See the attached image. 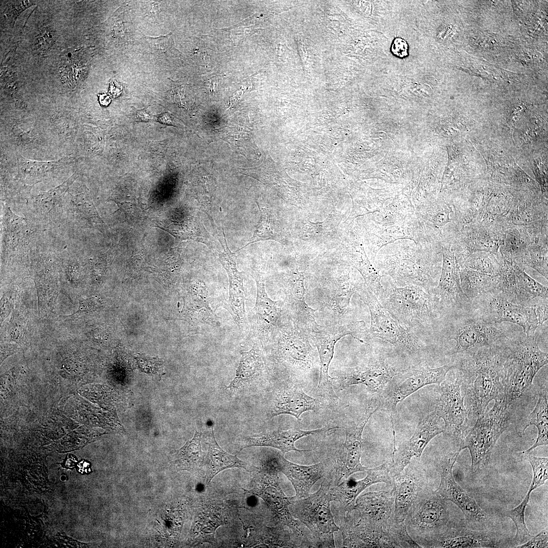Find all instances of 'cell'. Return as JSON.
<instances>
[{
    "instance_id": "cell-1",
    "label": "cell",
    "mask_w": 548,
    "mask_h": 548,
    "mask_svg": "<svg viewBox=\"0 0 548 548\" xmlns=\"http://www.w3.org/2000/svg\"><path fill=\"white\" fill-rule=\"evenodd\" d=\"M440 244L423 239L416 243L400 239L382 248L373 265L396 286L414 285L428 292L438 283L441 260Z\"/></svg>"
},
{
    "instance_id": "cell-2",
    "label": "cell",
    "mask_w": 548,
    "mask_h": 548,
    "mask_svg": "<svg viewBox=\"0 0 548 548\" xmlns=\"http://www.w3.org/2000/svg\"><path fill=\"white\" fill-rule=\"evenodd\" d=\"M506 340L462 355L453 365L461 373L470 427V423L485 412L490 401L503 398L501 381L507 355Z\"/></svg>"
},
{
    "instance_id": "cell-3",
    "label": "cell",
    "mask_w": 548,
    "mask_h": 548,
    "mask_svg": "<svg viewBox=\"0 0 548 548\" xmlns=\"http://www.w3.org/2000/svg\"><path fill=\"white\" fill-rule=\"evenodd\" d=\"M384 289L378 299L405 328L417 333L432 332L448 316L438 298L421 287L395 285L382 276Z\"/></svg>"
},
{
    "instance_id": "cell-4",
    "label": "cell",
    "mask_w": 548,
    "mask_h": 548,
    "mask_svg": "<svg viewBox=\"0 0 548 548\" xmlns=\"http://www.w3.org/2000/svg\"><path fill=\"white\" fill-rule=\"evenodd\" d=\"M507 355L502 378L503 400L509 406L531 386L538 371L548 362L534 335L506 340Z\"/></svg>"
},
{
    "instance_id": "cell-5",
    "label": "cell",
    "mask_w": 548,
    "mask_h": 548,
    "mask_svg": "<svg viewBox=\"0 0 548 548\" xmlns=\"http://www.w3.org/2000/svg\"><path fill=\"white\" fill-rule=\"evenodd\" d=\"M438 326H441V338L456 342L449 355L472 353L508 338L495 324L486 321L472 310L448 315Z\"/></svg>"
},
{
    "instance_id": "cell-6",
    "label": "cell",
    "mask_w": 548,
    "mask_h": 548,
    "mask_svg": "<svg viewBox=\"0 0 548 548\" xmlns=\"http://www.w3.org/2000/svg\"><path fill=\"white\" fill-rule=\"evenodd\" d=\"M333 468L326 474L319 489L307 497L291 499L290 511L313 533L317 545L334 547V533L339 528L335 524L330 510V502L334 501L331 488L333 485Z\"/></svg>"
},
{
    "instance_id": "cell-7",
    "label": "cell",
    "mask_w": 548,
    "mask_h": 548,
    "mask_svg": "<svg viewBox=\"0 0 548 548\" xmlns=\"http://www.w3.org/2000/svg\"><path fill=\"white\" fill-rule=\"evenodd\" d=\"M509 407L503 399L495 400L493 407L477 418L458 445L460 452L469 450L472 472H478L489 463L496 442L509 424Z\"/></svg>"
},
{
    "instance_id": "cell-8",
    "label": "cell",
    "mask_w": 548,
    "mask_h": 548,
    "mask_svg": "<svg viewBox=\"0 0 548 548\" xmlns=\"http://www.w3.org/2000/svg\"><path fill=\"white\" fill-rule=\"evenodd\" d=\"M356 293L370 312V326L367 333L370 337L388 342L400 352L410 356H416L423 351L424 344L421 338L413 331L404 328L383 307L365 283L360 285Z\"/></svg>"
},
{
    "instance_id": "cell-9",
    "label": "cell",
    "mask_w": 548,
    "mask_h": 548,
    "mask_svg": "<svg viewBox=\"0 0 548 548\" xmlns=\"http://www.w3.org/2000/svg\"><path fill=\"white\" fill-rule=\"evenodd\" d=\"M453 368V365L432 368L418 364L399 370L392 378L377 398L379 408L390 415L394 434V418L397 404L425 386L440 385L446 380L448 372Z\"/></svg>"
},
{
    "instance_id": "cell-10",
    "label": "cell",
    "mask_w": 548,
    "mask_h": 548,
    "mask_svg": "<svg viewBox=\"0 0 548 548\" xmlns=\"http://www.w3.org/2000/svg\"><path fill=\"white\" fill-rule=\"evenodd\" d=\"M471 304L472 310L486 321L495 324L508 322L518 325L527 335H534L540 326L536 303H514L497 289L483 294Z\"/></svg>"
},
{
    "instance_id": "cell-11",
    "label": "cell",
    "mask_w": 548,
    "mask_h": 548,
    "mask_svg": "<svg viewBox=\"0 0 548 548\" xmlns=\"http://www.w3.org/2000/svg\"><path fill=\"white\" fill-rule=\"evenodd\" d=\"M446 502L436 491L427 487L409 509L404 521L406 528L423 544L450 522Z\"/></svg>"
},
{
    "instance_id": "cell-12",
    "label": "cell",
    "mask_w": 548,
    "mask_h": 548,
    "mask_svg": "<svg viewBox=\"0 0 548 548\" xmlns=\"http://www.w3.org/2000/svg\"><path fill=\"white\" fill-rule=\"evenodd\" d=\"M461 376L453 381H444L440 384L433 408L443 420V433L458 445L470 428L468 412L464 404V396L461 393Z\"/></svg>"
},
{
    "instance_id": "cell-13",
    "label": "cell",
    "mask_w": 548,
    "mask_h": 548,
    "mask_svg": "<svg viewBox=\"0 0 548 548\" xmlns=\"http://www.w3.org/2000/svg\"><path fill=\"white\" fill-rule=\"evenodd\" d=\"M278 472L269 461L256 471L253 478V487L248 492L262 499L283 524L295 534L302 535V530L290 511V502L281 487Z\"/></svg>"
},
{
    "instance_id": "cell-14",
    "label": "cell",
    "mask_w": 548,
    "mask_h": 548,
    "mask_svg": "<svg viewBox=\"0 0 548 548\" xmlns=\"http://www.w3.org/2000/svg\"><path fill=\"white\" fill-rule=\"evenodd\" d=\"M378 409V399L376 397H373L369 401L358 423L346 430V439L334 465L333 485L339 484L343 478L348 479L354 473L368 469L360 462L362 433L369 419Z\"/></svg>"
},
{
    "instance_id": "cell-15",
    "label": "cell",
    "mask_w": 548,
    "mask_h": 548,
    "mask_svg": "<svg viewBox=\"0 0 548 548\" xmlns=\"http://www.w3.org/2000/svg\"><path fill=\"white\" fill-rule=\"evenodd\" d=\"M442 264L438 285L431 293L449 315L472 310L460 284L459 266L456 255L447 244L441 246Z\"/></svg>"
},
{
    "instance_id": "cell-16",
    "label": "cell",
    "mask_w": 548,
    "mask_h": 548,
    "mask_svg": "<svg viewBox=\"0 0 548 548\" xmlns=\"http://www.w3.org/2000/svg\"><path fill=\"white\" fill-rule=\"evenodd\" d=\"M365 326L363 321H357L338 327L322 328L317 325L310 330V335L315 344L320 360V370L317 388L328 397L337 396L333 390L332 378L328 374L329 365L332 359L337 341L343 336L360 332Z\"/></svg>"
},
{
    "instance_id": "cell-17",
    "label": "cell",
    "mask_w": 548,
    "mask_h": 548,
    "mask_svg": "<svg viewBox=\"0 0 548 548\" xmlns=\"http://www.w3.org/2000/svg\"><path fill=\"white\" fill-rule=\"evenodd\" d=\"M366 239L373 262L380 249L400 239H410L415 243L426 239L415 214L405 219L392 222H379L370 216L363 221Z\"/></svg>"
},
{
    "instance_id": "cell-18",
    "label": "cell",
    "mask_w": 548,
    "mask_h": 548,
    "mask_svg": "<svg viewBox=\"0 0 548 548\" xmlns=\"http://www.w3.org/2000/svg\"><path fill=\"white\" fill-rule=\"evenodd\" d=\"M444 423L433 409L419 422L412 436L403 442L393 453L392 463L389 465L391 476L401 472L413 458L417 460L428 443L436 435L443 433Z\"/></svg>"
},
{
    "instance_id": "cell-19",
    "label": "cell",
    "mask_w": 548,
    "mask_h": 548,
    "mask_svg": "<svg viewBox=\"0 0 548 548\" xmlns=\"http://www.w3.org/2000/svg\"><path fill=\"white\" fill-rule=\"evenodd\" d=\"M460 453L457 450L439 462L438 469L440 482L436 492L446 501L455 504L469 522L480 523L485 522L487 518L486 513L480 507L473 497L456 482L453 476V468Z\"/></svg>"
},
{
    "instance_id": "cell-20",
    "label": "cell",
    "mask_w": 548,
    "mask_h": 548,
    "mask_svg": "<svg viewBox=\"0 0 548 548\" xmlns=\"http://www.w3.org/2000/svg\"><path fill=\"white\" fill-rule=\"evenodd\" d=\"M410 462L398 474L391 476L394 498L393 516L404 521L407 515L421 493L427 487L424 468L419 460Z\"/></svg>"
},
{
    "instance_id": "cell-21",
    "label": "cell",
    "mask_w": 548,
    "mask_h": 548,
    "mask_svg": "<svg viewBox=\"0 0 548 548\" xmlns=\"http://www.w3.org/2000/svg\"><path fill=\"white\" fill-rule=\"evenodd\" d=\"M498 541L492 534L474 531L464 523L450 521L440 532L423 545L426 547L487 548L497 547Z\"/></svg>"
},
{
    "instance_id": "cell-22",
    "label": "cell",
    "mask_w": 548,
    "mask_h": 548,
    "mask_svg": "<svg viewBox=\"0 0 548 548\" xmlns=\"http://www.w3.org/2000/svg\"><path fill=\"white\" fill-rule=\"evenodd\" d=\"M400 370L387 358L382 357L367 365L354 368L343 374L332 378L340 388L363 384L372 394L380 393L392 378Z\"/></svg>"
},
{
    "instance_id": "cell-23",
    "label": "cell",
    "mask_w": 548,
    "mask_h": 548,
    "mask_svg": "<svg viewBox=\"0 0 548 548\" xmlns=\"http://www.w3.org/2000/svg\"><path fill=\"white\" fill-rule=\"evenodd\" d=\"M394 504L392 490L368 492L357 497L354 508L356 514L352 516L364 525L387 530Z\"/></svg>"
},
{
    "instance_id": "cell-24",
    "label": "cell",
    "mask_w": 548,
    "mask_h": 548,
    "mask_svg": "<svg viewBox=\"0 0 548 548\" xmlns=\"http://www.w3.org/2000/svg\"><path fill=\"white\" fill-rule=\"evenodd\" d=\"M499 289L507 300L516 304H530L536 298L548 299L547 287L529 276L516 262L501 278Z\"/></svg>"
},
{
    "instance_id": "cell-25",
    "label": "cell",
    "mask_w": 548,
    "mask_h": 548,
    "mask_svg": "<svg viewBox=\"0 0 548 548\" xmlns=\"http://www.w3.org/2000/svg\"><path fill=\"white\" fill-rule=\"evenodd\" d=\"M1 255L10 258L31 252L32 231L25 218L15 214L4 204L2 218Z\"/></svg>"
},
{
    "instance_id": "cell-26",
    "label": "cell",
    "mask_w": 548,
    "mask_h": 548,
    "mask_svg": "<svg viewBox=\"0 0 548 548\" xmlns=\"http://www.w3.org/2000/svg\"><path fill=\"white\" fill-rule=\"evenodd\" d=\"M364 478L356 481L346 479L331 488L334 501H337L340 512L344 516L354 510L356 499L367 487L378 483H384L389 487L392 483L389 465L387 463L366 471Z\"/></svg>"
},
{
    "instance_id": "cell-27",
    "label": "cell",
    "mask_w": 548,
    "mask_h": 548,
    "mask_svg": "<svg viewBox=\"0 0 548 548\" xmlns=\"http://www.w3.org/2000/svg\"><path fill=\"white\" fill-rule=\"evenodd\" d=\"M284 455L275 454L270 461L279 472L284 473L293 486L296 495L290 497L291 499L307 497L313 486L325 477L332 469L321 462L307 466L298 465L286 460Z\"/></svg>"
},
{
    "instance_id": "cell-28",
    "label": "cell",
    "mask_w": 548,
    "mask_h": 548,
    "mask_svg": "<svg viewBox=\"0 0 548 548\" xmlns=\"http://www.w3.org/2000/svg\"><path fill=\"white\" fill-rule=\"evenodd\" d=\"M362 231L360 224L350 230L347 237L346 255L348 262L363 278L369 290L379 298L384 291L381 283L382 276L371 263L365 252Z\"/></svg>"
},
{
    "instance_id": "cell-29",
    "label": "cell",
    "mask_w": 548,
    "mask_h": 548,
    "mask_svg": "<svg viewBox=\"0 0 548 548\" xmlns=\"http://www.w3.org/2000/svg\"><path fill=\"white\" fill-rule=\"evenodd\" d=\"M223 251L218 250L219 260L226 270L229 282V304L231 314L238 328L242 331L246 324L244 275L236 267V256L229 250L225 238V243L220 240Z\"/></svg>"
},
{
    "instance_id": "cell-30",
    "label": "cell",
    "mask_w": 548,
    "mask_h": 548,
    "mask_svg": "<svg viewBox=\"0 0 548 548\" xmlns=\"http://www.w3.org/2000/svg\"><path fill=\"white\" fill-rule=\"evenodd\" d=\"M336 427H327L313 430L288 429L287 430H274L260 433L240 438L237 442L239 446V452L243 449L254 446L268 447L277 449L283 454L294 451L304 452L311 450H299L295 446V442L299 439L312 434L328 431Z\"/></svg>"
},
{
    "instance_id": "cell-31",
    "label": "cell",
    "mask_w": 548,
    "mask_h": 548,
    "mask_svg": "<svg viewBox=\"0 0 548 548\" xmlns=\"http://www.w3.org/2000/svg\"><path fill=\"white\" fill-rule=\"evenodd\" d=\"M415 213L424 236L431 242L440 244L442 231L452 222V207L447 203L424 202L415 207Z\"/></svg>"
},
{
    "instance_id": "cell-32",
    "label": "cell",
    "mask_w": 548,
    "mask_h": 548,
    "mask_svg": "<svg viewBox=\"0 0 548 548\" xmlns=\"http://www.w3.org/2000/svg\"><path fill=\"white\" fill-rule=\"evenodd\" d=\"M76 178L74 174L58 186L36 196L27 210L28 216L43 226L50 224L55 215L63 212V197Z\"/></svg>"
},
{
    "instance_id": "cell-33",
    "label": "cell",
    "mask_w": 548,
    "mask_h": 548,
    "mask_svg": "<svg viewBox=\"0 0 548 548\" xmlns=\"http://www.w3.org/2000/svg\"><path fill=\"white\" fill-rule=\"evenodd\" d=\"M320 408L318 400L308 395L303 390L297 387L283 389L277 394L268 414L269 419L282 415L288 414L300 420L301 415L309 410H316Z\"/></svg>"
},
{
    "instance_id": "cell-34",
    "label": "cell",
    "mask_w": 548,
    "mask_h": 548,
    "mask_svg": "<svg viewBox=\"0 0 548 548\" xmlns=\"http://www.w3.org/2000/svg\"><path fill=\"white\" fill-rule=\"evenodd\" d=\"M257 297L251 311L255 329L262 336H267L276 327L280 317V305L269 298L265 289L263 280H256Z\"/></svg>"
},
{
    "instance_id": "cell-35",
    "label": "cell",
    "mask_w": 548,
    "mask_h": 548,
    "mask_svg": "<svg viewBox=\"0 0 548 548\" xmlns=\"http://www.w3.org/2000/svg\"><path fill=\"white\" fill-rule=\"evenodd\" d=\"M207 439L209 448L204 462L207 484H209L218 473L226 469L242 468L249 471L247 463L239 459L237 454L230 455L219 446L215 439L213 427L207 434Z\"/></svg>"
},
{
    "instance_id": "cell-36",
    "label": "cell",
    "mask_w": 548,
    "mask_h": 548,
    "mask_svg": "<svg viewBox=\"0 0 548 548\" xmlns=\"http://www.w3.org/2000/svg\"><path fill=\"white\" fill-rule=\"evenodd\" d=\"M547 392L539 393L536 405L533 411L516 425V431L519 436L522 437L528 427L534 425L538 431L535 443L528 449L523 451L522 454H529L537 447L548 444V401Z\"/></svg>"
},
{
    "instance_id": "cell-37",
    "label": "cell",
    "mask_w": 548,
    "mask_h": 548,
    "mask_svg": "<svg viewBox=\"0 0 548 548\" xmlns=\"http://www.w3.org/2000/svg\"><path fill=\"white\" fill-rule=\"evenodd\" d=\"M65 211L68 216L79 227L91 226L101 230L104 226L96 209L87 195L78 192L71 195V199Z\"/></svg>"
},
{
    "instance_id": "cell-38",
    "label": "cell",
    "mask_w": 548,
    "mask_h": 548,
    "mask_svg": "<svg viewBox=\"0 0 548 548\" xmlns=\"http://www.w3.org/2000/svg\"><path fill=\"white\" fill-rule=\"evenodd\" d=\"M201 435L196 430L193 437L174 455V464L178 471L198 473L203 469L206 456L201 450Z\"/></svg>"
},
{
    "instance_id": "cell-39",
    "label": "cell",
    "mask_w": 548,
    "mask_h": 548,
    "mask_svg": "<svg viewBox=\"0 0 548 548\" xmlns=\"http://www.w3.org/2000/svg\"><path fill=\"white\" fill-rule=\"evenodd\" d=\"M303 279L301 273L294 277L287 291L286 297L296 320L311 329L318 324L315 320L316 310L310 307L305 301Z\"/></svg>"
},
{
    "instance_id": "cell-40",
    "label": "cell",
    "mask_w": 548,
    "mask_h": 548,
    "mask_svg": "<svg viewBox=\"0 0 548 548\" xmlns=\"http://www.w3.org/2000/svg\"><path fill=\"white\" fill-rule=\"evenodd\" d=\"M261 366L259 350L255 346L249 351L242 352L235 376L226 388L231 391L243 389L258 376Z\"/></svg>"
},
{
    "instance_id": "cell-41",
    "label": "cell",
    "mask_w": 548,
    "mask_h": 548,
    "mask_svg": "<svg viewBox=\"0 0 548 548\" xmlns=\"http://www.w3.org/2000/svg\"><path fill=\"white\" fill-rule=\"evenodd\" d=\"M459 273L461 288L470 303L497 289L498 276H489L465 267H459Z\"/></svg>"
},
{
    "instance_id": "cell-42",
    "label": "cell",
    "mask_w": 548,
    "mask_h": 548,
    "mask_svg": "<svg viewBox=\"0 0 548 548\" xmlns=\"http://www.w3.org/2000/svg\"><path fill=\"white\" fill-rule=\"evenodd\" d=\"M198 518L196 527L199 539L203 542H214L216 530L226 522L223 507L212 504L204 505Z\"/></svg>"
},
{
    "instance_id": "cell-43",
    "label": "cell",
    "mask_w": 548,
    "mask_h": 548,
    "mask_svg": "<svg viewBox=\"0 0 548 548\" xmlns=\"http://www.w3.org/2000/svg\"><path fill=\"white\" fill-rule=\"evenodd\" d=\"M284 340L283 352L288 361L302 367L311 364L310 347L304 337L294 331L286 335Z\"/></svg>"
},
{
    "instance_id": "cell-44",
    "label": "cell",
    "mask_w": 548,
    "mask_h": 548,
    "mask_svg": "<svg viewBox=\"0 0 548 548\" xmlns=\"http://www.w3.org/2000/svg\"><path fill=\"white\" fill-rule=\"evenodd\" d=\"M503 262L498 261L494 254L486 252H475L458 263L459 267H465L483 274L497 277Z\"/></svg>"
},
{
    "instance_id": "cell-45",
    "label": "cell",
    "mask_w": 548,
    "mask_h": 548,
    "mask_svg": "<svg viewBox=\"0 0 548 548\" xmlns=\"http://www.w3.org/2000/svg\"><path fill=\"white\" fill-rule=\"evenodd\" d=\"M518 257L522 264L534 269L547 280V249L538 245H533L527 247Z\"/></svg>"
},
{
    "instance_id": "cell-46",
    "label": "cell",
    "mask_w": 548,
    "mask_h": 548,
    "mask_svg": "<svg viewBox=\"0 0 548 548\" xmlns=\"http://www.w3.org/2000/svg\"><path fill=\"white\" fill-rule=\"evenodd\" d=\"M531 493V492L528 491L524 499L517 506L511 510L505 511L502 513L504 517L510 518L515 524L516 533L514 542L516 543L523 544L532 537L525 522V510L529 502Z\"/></svg>"
},
{
    "instance_id": "cell-47",
    "label": "cell",
    "mask_w": 548,
    "mask_h": 548,
    "mask_svg": "<svg viewBox=\"0 0 548 548\" xmlns=\"http://www.w3.org/2000/svg\"><path fill=\"white\" fill-rule=\"evenodd\" d=\"M466 246L469 247L471 253L475 252H486L496 254L499 248L503 245L504 241L497 235L479 233L472 235L465 241Z\"/></svg>"
},
{
    "instance_id": "cell-48",
    "label": "cell",
    "mask_w": 548,
    "mask_h": 548,
    "mask_svg": "<svg viewBox=\"0 0 548 548\" xmlns=\"http://www.w3.org/2000/svg\"><path fill=\"white\" fill-rule=\"evenodd\" d=\"M387 528L399 547H422L410 536L405 522L396 519L393 514L388 522Z\"/></svg>"
},
{
    "instance_id": "cell-49",
    "label": "cell",
    "mask_w": 548,
    "mask_h": 548,
    "mask_svg": "<svg viewBox=\"0 0 548 548\" xmlns=\"http://www.w3.org/2000/svg\"><path fill=\"white\" fill-rule=\"evenodd\" d=\"M533 471V478L528 491L532 492L545 484L548 479V458L539 457L530 454H524Z\"/></svg>"
},
{
    "instance_id": "cell-50",
    "label": "cell",
    "mask_w": 548,
    "mask_h": 548,
    "mask_svg": "<svg viewBox=\"0 0 548 548\" xmlns=\"http://www.w3.org/2000/svg\"><path fill=\"white\" fill-rule=\"evenodd\" d=\"M261 217L251 241L247 245L255 242L271 238H276V231L271 216L267 210H260Z\"/></svg>"
},
{
    "instance_id": "cell-51",
    "label": "cell",
    "mask_w": 548,
    "mask_h": 548,
    "mask_svg": "<svg viewBox=\"0 0 548 548\" xmlns=\"http://www.w3.org/2000/svg\"><path fill=\"white\" fill-rule=\"evenodd\" d=\"M548 542V533L547 528L546 527L538 534L532 537L526 542L519 545L516 547L518 548H536V547H547Z\"/></svg>"
},
{
    "instance_id": "cell-52",
    "label": "cell",
    "mask_w": 548,
    "mask_h": 548,
    "mask_svg": "<svg viewBox=\"0 0 548 548\" xmlns=\"http://www.w3.org/2000/svg\"><path fill=\"white\" fill-rule=\"evenodd\" d=\"M547 300L548 299H540V300L538 303H536V312L538 317L540 326L542 325L547 320Z\"/></svg>"
},
{
    "instance_id": "cell-53",
    "label": "cell",
    "mask_w": 548,
    "mask_h": 548,
    "mask_svg": "<svg viewBox=\"0 0 548 548\" xmlns=\"http://www.w3.org/2000/svg\"><path fill=\"white\" fill-rule=\"evenodd\" d=\"M96 307V302L93 298L80 299L79 300V307L77 311L71 316L81 312L92 311Z\"/></svg>"
},
{
    "instance_id": "cell-54",
    "label": "cell",
    "mask_w": 548,
    "mask_h": 548,
    "mask_svg": "<svg viewBox=\"0 0 548 548\" xmlns=\"http://www.w3.org/2000/svg\"><path fill=\"white\" fill-rule=\"evenodd\" d=\"M10 302L8 300L7 297H5L2 299L1 301V322L9 315L10 312Z\"/></svg>"
},
{
    "instance_id": "cell-55",
    "label": "cell",
    "mask_w": 548,
    "mask_h": 548,
    "mask_svg": "<svg viewBox=\"0 0 548 548\" xmlns=\"http://www.w3.org/2000/svg\"><path fill=\"white\" fill-rule=\"evenodd\" d=\"M79 471L81 473H87L90 472V465L88 461L83 460L78 464Z\"/></svg>"
},
{
    "instance_id": "cell-56",
    "label": "cell",
    "mask_w": 548,
    "mask_h": 548,
    "mask_svg": "<svg viewBox=\"0 0 548 548\" xmlns=\"http://www.w3.org/2000/svg\"><path fill=\"white\" fill-rule=\"evenodd\" d=\"M243 91H244L242 90L238 92L234 96L230 99V107L234 106L237 102L238 99H239L240 97L242 96Z\"/></svg>"
},
{
    "instance_id": "cell-57",
    "label": "cell",
    "mask_w": 548,
    "mask_h": 548,
    "mask_svg": "<svg viewBox=\"0 0 548 548\" xmlns=\"http://www.w3.org/2000/svg\"><path fill=\"white\" fill-rule=\"evenodd\" d=\"M100 98L104 99L100 101V104L103 106H107L111 101L110 97L106 94L100 95Z\"/></svg>"
},
{
    "instance_id": "cell-58",
    "label": "cell",
    "mask_w": 548,
    "mask_h": 548,
    "mask_svg": "<svg viewBox=\"0 0 548 548\" xmlns=\"http://www.w3.org/2000/svg\"><path fill=\"white\" fill-rule=\"evenodd\" d=\"M76 462V460H75L74 458H68L66 461V466L68 468H73L75 466V463Z\"/></svg>"
}]
</instances>
